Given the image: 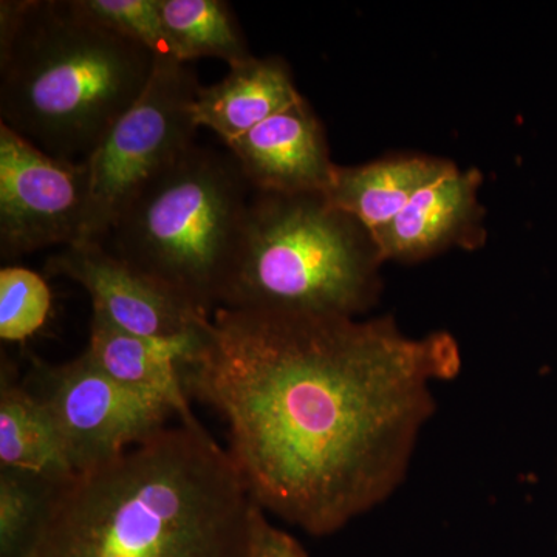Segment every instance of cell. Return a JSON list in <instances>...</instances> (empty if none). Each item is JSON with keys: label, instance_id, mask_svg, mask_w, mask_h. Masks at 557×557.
<instances>
[{"label": "cell", "instance_id": "obj_1", "mask_svg": "<svg viewBox=\"0 0 557 557\" xmlns=\"http://www.w3.org/2000/svg\"><path fill=\"white\" fill-rule=\"evenodd\" d=\"M460 369L450 333L413 338L391 317L219 307L182 379L225 421L256 504L321 537L401 485L435 410L432 387Z\"/></svg>", "mask_w": 557, "mask_h": 557}, {"label": "cell", "instance_id": "obj_2", "mask_svg": "<svg viewBox=\"0 0 557 557\" xmlns=\"http://www.w3.org/2000/svg\"><path fill=\"white\" fill-rule=\"evenodd\" d=\"M263 512L228 450L180 420L51 487L14 557H252Z\"/></svg>", "mask_w": 557, "mask_h": 557}, {"label": "cell", "instance_id": "obj_3", "mask_svg": "<svg viewBox=\"0 0 557 557\" xmlns=\"http://www.w3.org/2000/svg\"><path fill=\"white\" fill-rule=\"evenodd\" d=\"M156 57L73 0L0 2V123L84 161L148 87Z\"/></svg>", "mask_w": 557, "mask_h": 557}, {"label": "cell", "instance_id": "obj_4", "mask_svg": "<svg viewBox=\"0 0 557 557\" xmlns=\"http://www.w3.org/2000/svg\"><path fill=\"white\" fill-rule=\"evenodd\" d=\"M379 249L324 194L255 190L219 307L357 318L380 293Z\"/></svg>", "mask_w": 557, "mask_h": 557}, {"label": "cell", "instance_id": "obj_5", "mask_svg": "<svg viewBox=\"0 0 557 557\" xmlns=\"http://www.w3.org/2000/svg\"><path fill=\"white\" fill-rule=\"evenodd\" d=\"M252 194L231 152L194 145L116 220L108 236L113 252L211 317L236 262Z\"/></svg>", "mask_w": 557, "mask_h": 557}, {"label": "cell", "instance_id": "obj_6", "mask_svg": "<svg viewBox=\"0 0 557 557\" xmlns=\"http://www.w3.org/2000/svg\"><path fill=\"white\" fill-rule=\"evenodd\" d=\"M200 87L188 65L156 58L141 97L86 159L90 190L83 240L106 239L132 201L196 145L193 106Z\"/></svg>", "mask_w": 557, "mask_h": 557}, {"label": "cell", "instance_id": "obj_7", "mask_svg": "<svg viewBox=\"0 0 557 557\" xmlns=\"http://www.w3.org/2000/svg\"><path fill=\"white\" fill-rule=\"evenodd\" d=\"M33 379L75 471L119 457L178 417L168 399L110 379L86 350L62 364L38 362Z\"/></svg>", "mask_w": 557, "mask_h": 557}, {"label": "cell", "instance_id": "obj_8", "mask_svg": "<svg viewBox=\"0 0 557 557\" xmlns=\"http://www.w3.org/2000/svg\"><path fill=\"white\" fill-rule=\"evenodd\" d=\"M89 190L86 160L57 159L0 123V258L83 240Z\"/></svg>", "mask_w": 557, "mask_h": 557}, {"label": "cell", "instance_id": "obj_9", "mask_svg": "<svg viewBox=\"0 0 557 557\" xmlns=\"http://www.w3.org/2000/svg\"><path fill=\"white\" fill-rule=\"evenodd\" d=\"M51 276L76 282L91 299V310L116 327L153 339L200 335L209 314L197 310L156 278L124 262L102 242L78 240L62 247L46 263Z\"/></svg>", "mask_w": 557, "mask_h": 557}, {"label": "cell", "instance_id": "obj_10", "mask_svg": "<svg viewBox=\"0 0 557 557\" xmlns=\"http://www.w3.org/2000/svg\"><path fill=\"white\" fill-rule=\"evenodd\" d=\"M478 170L460 171L453 164L438 178L418 190L397 218L373 230L380 258L417 262L448 248H478L483 244V209Z\"/></svg>", "mask_w": 557, "mask_h": 557}, {"label": "cell", "instance_id": "obj_11", "mask_svg": "<svg viewBox=\"0 0 557 557\" xmlns=\"http://www.w3.org/2000/svg\"><path fill=\"white\" fill-rule=\"evenodd\" d=\"M225 145L258 193L324 194L336 168L324 127L304 97Z\"/></svg>", "mask_w": 557, "mask_h": 557}, {"label": "cell", "instance_id": "obj_12", "mask_svg": "<svg viewBox=\"0 0 557 557\" xmlns=\"http://www.w3.org/2000/svg\"><path fill=\"white\" fill-rule=\"evenodd\" d=\"M205 330V329H203ZM201 335L153 339L135 335L91 311L86 351L97 368L124 386L168 399L183 421L197 420L183 386L182 368L199 346Z\"/></svg>", "mask_w": 557, "mask_h": 557}, {"label": "cell", "instance_id": "obj_13", "mask_svg": "<svg viewBox=\"0 0 557 557\" xmlns=\"http://www.w3.org/2000/svg\"><path fill=\"white\" fill-rule=\"evenodd\" d=\"M212 86L200 87L193 106L197 126L233 141L302 98L282 58H256L230 67Z\"/></svg>", "mask_w": 557, "mask_h": 557}, {"label": "cell", "instance_id": "obj_14", "mask_svg": "<svg viewBox=\"0 0 557 557\" xmlns=\"http://www.w3.org/2000/svg\"><path fill=\"white\" fill-rule=\"evenodd\" d=\"M0 471L58 485L75 474L53 421L10 359L0 368Z\"/></svg>", "mask_w": 557, "mask_h": 557}, {"label": "cell", "instance_id": "obj_15", "mask_svg": "<svg viewBox=\"0 0 557 557\" xmlns=\"http://www.w3.org/2000/svg\"><path fill=\"white\" fill-rule=\"evenodd\" d=\"M454 163L434 157H392L361 166H336L325 199L372 233L397 218L410 199Z\"/></svg>", "mask_w": 557, "mask_h": 557}, {"label": "cell", "instance_id": "obj_16", "mask_svg": "<svg viewBox=\"0 0 557 557\" xmlns=\"http://www.w3.org/2000/svg\"><path fill=\"white\" fill-rule=\"evenodd\" d=\"M160 13L182 64L215 58L233 67L252 57L225 0H160Z\"/></svg>", "mask_w": 557, "mask_h": 557}, {"label": "cell", "instance_id": "obj_17", "mask_svg": "<svg viewBox=\"0 0 557 557\" xmlns=\"http://www.w3.org/2000/svg\"><path fill=\"white\" fill-rule=\"evenodd\" d=\"M51 311L46 278L20 265L0 270V339L25 343L42 330Z\"/></svg>", "mask_w": 557, "mask_h": 557}, {"label": "cell", "instance_id": "obj_18", "mask_svg": "<svg viewBox=\"0 0 557 557\" xmlns=\"http://www.w3.org/2000/svg\"><path fill=\"white\" fill-rule=\"evenodd\" d=\"M84 14L134 40L156 58L177 60L160 13V0H73ZM180 62V61H178Z\"/></svg>", "mask_w": 557, "mask_h": 557}, {"label": "cell", "instance_id": "obj_19", "mask_svg": "<svg viewBox=\"0 0 557 557\" xmlns=\"http://www.w3.org/2000/svg\"><path fill=\"white\" fill-rule=\"evenodd\" d=\"M53 486L30 475L0 471V557H14L24 547Z\"/></svg>", "mask_w": 557, "mask_h": 557}, {"label": "cell", "instance_id": "obj_20", "mask_svg": "<svg viewBox=\"0 0 557 557\" xmlns=\"http://www.w3.org/2000/svg\"><path fill=\"white\" fill-rule=\"evenodd\" d=\"M252 557H310L306 548L287 531L270 522L267 512L259 520Z\"/></svg>", "mask_w": 557, "mask_h": 557}]
</instances>
